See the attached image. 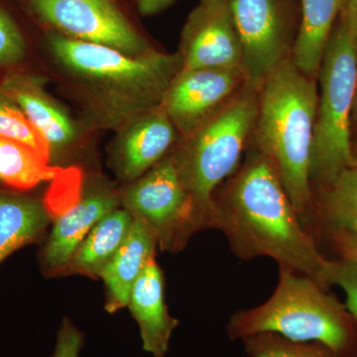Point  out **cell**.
<instances>
[{"instance_id": "cell-1", "label": "cell", "mask_w": 357, "mask_h": 357, "mask_svg": "<svg viewBox=\"0 0 357 357\" xmlns=\"http://www.w3.org/2000/svg\"><path fill=\"white\" fill-rule=\"evenodd\" d=\"M213 197V229L220 230L244 261L267 257L328 290L330 259L302 223L271 160L255 144Z\"/></svg>"}, {"instance_id": "cell-2", "label": "cell", "mask_w": 357, "mask_h": 357, "mask_svg": "<svg viewBox=\"0 0 357 357\" xmlns=\"http://www.w3.org/2000/svg\"><path fill=\"white\" fill-rule=\"evenodd\" d=\"M319 89L291 59L265 79L253 144L274 164L304 225L312 210L311 159Z\"/></svg>"}, {"instance_id": "cell-3", "label": "cell", "mask_w": 357, "mask_h": 357, "mask_svg": "<svg viewBox=\"0 0 357 357\" xmlns=\"http://www.w3.org/2000/svg\"><path fill=\"white\" fill-rule=\"evenodd\" d=\"M50 47L63 67L95 93V109L107 126L158 109L182 70L180 54L153 50L135 57L59 34L50 37Z\"/></svg>"}, {"instance_id": "cell-4", "label": "cell", "mask_w": 357, "mask_h": 357, "mask_svg": "<svg viewBox=\"0 0 357 357\" xmlns=\"http://www.w3.org/2000/svg\"><path fill=\"white\" fill-rule=\"evenodd\" d=\"M271 297L230 317L227 337L273 333L295 342H319L342 357H357V321L347 305L316 281L279 268Z\"/></svg>"}, {"instance_id": "cell-5", "label": "cell", "mask_w": 357, "mask_h": 357, "mask_svg": "<svg viewBox=\"0 0 357 357\" xmlns=\"http://www.w3.org/2000/svg\"><path fill=\"white\" fill-rule=\"evenodd\" d=\"M259 89L245 84L237 95L184 142L172 156L197 208L213 229V197L241 166L255 132Z\"/></svg>"}, {"instance_id": "cell-6", "label": "cell", "mask_w": 357, "mask_h": 357, "mask_svg": "<svg viewBox=\"0 0 357 357\" xmlns=\"http://www.w3.org/2000/svg\"><path fill=\"white\" fill-rule=\"evenodd\" d=\"M319 100L311 159L312 191L356 164L351 115L357 82V38L344 16L333 28L319 70Z\"/></svg>"}, {"instance_id": "cell-7", "label": "cell", "mask_w": 357, "mask_h": 357, "mask_svg": "<svg viewBox=\"0 0 357 357\" xmlns=\"http://www.w3.org/2000/svg\"><path fill=\"white\" fill-rule=\"evenodd\" d=\"M121 201L144 223L162 251L178 252L208 222L181 178L172 154L167 155L122 192Z\"/></svg>"}, {"instance_id": "cell-8", "label": "cell", "mask_w": 357, "mask_h": 357, "mask_svg": "<svg viewBox=\"0 0 357 357\" xmlns=\"http://www.w3.org/2000/svg\"><path fill=\"white\" fill-rule=\"evenodd\" d=\"M243 54L246 84H262L291 59L299 28L290 0H227Z\"/></svg>"}, {"instance_id": "cell-9", "label": "cell", "mask_w": 357, "mask_h": 357, "mask_svg": "<svg viewBox=\"0 0 357 357\" xmlns=\"http://www.w3.org/2000/svg\"><path fill=\"white\" fill-rule=\"evenodd\" d=\"M31 6L42 20L69 38L135 57L153 51L114 0H31Z\"/></svg>"}, {"instance_id": "cell-10", "label": "cell", "mask_w": 357, "mask_h": 357, "mask_svg": "<svg viewBox=\"0 0 357 357\" xmlns=\"http://www.w3.org/2000/svg\"><path fill=\"white\" fill-rule=\"evenodd\" d=\"M245 84L241 68L181 70L167 89L161 107L185 138L223 109Z\"/></svg>"}, {"instance_id": "cell-11", "label": "cell", "mask_w": 357, "mask_h": 357, "mask_svg": "<svg viewBox=\"0 0 357 357\" xmlns=\"http://www.w3.org/2000/svg\"><path fill=\"white\" fill-rule=\"evenodd\" d=\"M182 70L241 68L243 54L227 0H201L183 30Z\"/></svg>"}, {"instance_id": "cell-12", "label": "cell", "mask_w": 357, "mask_h": 357, "mask_svg": "<svg viewBox=\"0 0 357 357\" xmlns=\"http://www.w3.org/2000/svg\"><path fill=\"white\" fill-rule=\"evenodd\" d=\"M177 129L160 107L136 119L115 151L117 175L134 182L165 158L177 138Z\"/></svg>"}, {"instance_id": "cell-13", "label": "cell", "mask_w": 357, "mask_h": 357, "mask_svg": "<svg viewBox=\"0 0 357 357\" xmlns=\"http://www.w3.org/2000/svg\"><path fill=\"white\" fill-rule=\"evenodd\" d=\"M121 198L110 191L89 192L65 208L56 218L43 259L52 274L64 273L79 244L96 223L117 208Z\"/></svg>"}, {"instance_id": "cell-14", "label": "cell", "mask_w": 357, "mask_h": 357, "mask_svg": "<svg viewBox=\"0 0 357 357\" xmlns=\"http://www.w3.org/2000/svg\"><path fill=\"white\" fill-rule=\"evenodd\" d=\"M128 307L139 326L143 349L154 357H166L178 321L167 307L163 272L156 257L148 263L134 284Z\"/></svg>"}, {"instance_id": "cell-15", "label": "cell", "mask_w": 357, "mask_h": 357, "mask_svg": "<svg viewBox=\"0 0 357 357\" xmlns=\"http://www.w3.org/2000/svg\"><path fill=\"white\" fill-rule=\"evenodd\" d=\"M157 248L152 232L134 218L128 238L100 274L107 289L105 310L110 314L128 307L133 285L148 263L156 257Z\"/></svg>"}, {"instance_id": "cell-16", "label": "cell", "mask_w": 357, "mask_h": 357, "mask_svg": "<svg viewBox=\"0 0 357 357\" xmlns=\"http://www.w3.org/2000/svg\"><path fill=\"white\" fill-rule=\"evenodd\" d=\"M304 227L312 236L319 232L326 239L357 234V163L312 191V210Z\"/></svg>"}, {"instance_id": "cell-17", "label": "cell", "mask_w": 357, "mask_h": 357, "mask_svg": "<svg viewBox=\"0 0 357 357\" xmlns=\"http://www.w3.org/2000/svg\"><path fill=\"white\" fill-rule=\"evenodd\" d=\"M349 0H301L299 31L291 60L307 76L318 77L326 44Z\"/></svg>"}, {"instance_id": "cell-18", "label": "cell", "mask_w": 357, "mask_h": 357, "mask_svg": "<svg viewBox=\"0 0 357 357\" xmlns=\"http://www.w3.org/2000/svg\"><path fill=\"white\" fill-rule=\"evenodd\" d=\"M133 222L126 208H117L105 215L79 244L64 273L100 278L103 268L128 238Z\"/></svg>"}, {"instance_id": "cell-19", "label": "cell", "mask_w": 357, "mask_h": 357, "mask_svg": "<svg viewBox=\"0 0 357 357\" xmlns=\"http://www.w3.org/2000/svg\"><path fill=\"white\" fill-rule=\"evenodd\" d=\"M2 91L26 115L42 137L53 147H63L73 140L75 129L69 117L51 102L37 86L23 77L7 79Z\"/></svg>"}, {"instance_id": "cell-20", "label": "cell", "mask_w": 357, "mask_h": 357, "mask_svg": "<svg viewBox=\"0 0 357 357\" xmlns=\"http://www.w3.org/2000/svg\"><path fill=\"white\" fill-rule=\"evenodd\" d=\"M50 222L38 199L0 192V263L41 236Z\"/></svg>"}, {"instance_id": "cell-21", "label": "cell", "mask_w": 357, "mask_h": 357, "mask_svg": "<svg viewBox=\"0 0 357 357\" xmlns=\"http://www.w3.org/2000/svg\"><path fill=\"white\" fill-rule=\"evenodd\" d=\"M34 149L0 137V183L17 190H29L51 180L57 170Z\"/></svg>"}, {"instance_id": "cell-22", "label": "cell", "mask_w": 357, "mask_h": 357, "mask_svg": "<svg viewBox=\"0 0 357 357\" xmlns=\"http://www.w3.org/2000/svg\"><path fill=\"white\" fill-rule=\"evenodd\" d=\"M248 357H342L319 342H295L273 333L241 340Z\"/></svg>"}, {"instance_id": "cell-23", "label": "cell", "mask_w": 357, "mask_h": 357, "mask_svg": "<svg viewBox=\"0 0 357 357\" xmlns=\"http://www.w3.org/2000/svg\"><path fill=\"white\" fill-rule=\"evenodd\" d=\"M0 137L27 145L47 161L50 160V145L15 103L2 98H0Z\"/></svg>"}, {"instance_id": "cell-24", "label": "cell", "mask_w": 357, "mask_h": 357, "mask_svg": "<svg viewBox=\"0 0 357 357\" xmlns=\"http://www.w3.org/2000/svg\"><path fill=\"white\" fill-rule=\"evenodd\" d=\"M326 286H338L345 294V305L357 321V263L344 258L330 259L326 268Z\"/></svg>"}, {"instance_id": "cell-25", "label": "cell", "mask_w": 357, "mask_h": 357, "mask_svg": "<svg viewBox=\"0 0 357 357\" xmlns=\"http://www.w3.org/2000/svg\"><path fill=\"white\" fill-rule=\"evenodd\" d=\"M26 45L13 18L0 9V65H11L24 58Z\"/></svg>"}, {"instance_id": "cell-26", "label": "cell", "mask_w": 357, "mask_h": 357, "mask_svg": "<svg viewBox=\"0 0 357 357\" xmlns=\"http://www.w3.org/2000/svg\"><path fill=\"white\" fill-rule=\"evenodd\" d=\"M84 335L70 319H64L57 335L53 357H79Z\"/></svg>"}, {"instance_id": "cell-27", "label": "cell", "mask_w": 357, "mask_h": 357, "mask_svg": "<svg viewBox=\"0 0 357 357\" xmlns=\"http://www.w3.org/2000/svg\"><path fill=\"white\" fill-rule=\"evenodd\" d=\"M338 258L357 263V234H340L328 239Z\"/></svg>"}, {"instance_id": "cell-28", "label": "cell", "mask_w": 357, "mask_h": 357, "mask_svg": "<svg viewBox=\"0 0 357 357\" xmlns=\"http://www.w3.org/2000/svg\"><path fill=\"white\" fill-rule=\"evenodd\" d=\"M175 1L176 0H137V8L141 15L151 16L165 10Z\"/></svg>"}, {"instance_id": "cell-29", "label": "cell", "mask_w": 357, "mask_h": 357, "mask_svg": "<svg viewBox=\"0 0 357 357\" xmlns=\"http://www.w3.org/2000/svg\"><path fill=\"white\" fill-rule=\"evenodd\" d=\"M342 15L357 38V0H349Z\"/></svg>"}, {"instance_id": "cell-30", "label": "cell", "mask_w": 357, "mask_h": 357, "mask_svg": "<svg viewBox=\"0 0 357 357\" xmlns=\"http://www.w3.org/2000/svg\"><path fill=\"white\" fill-rule=\"evenodd\" d=\"M351 126H356V128H357V82H356V98H354V109H352Z\"/></svg>"}, {"instance_id": "cell-31", "label": "cell", "mask_w": 357, "mask_h": 357, "mask_svg": "<svg viewBox=\"0 0 357 357\" xmlns=\"http://www.w3.org/2000/svg\"><path fill=\"white\" fill-rule=\"evenodd\" d=\"M352 151H354V159L357 163V138L356 140L352 141Z\"/></svg>"}]
</instances>
